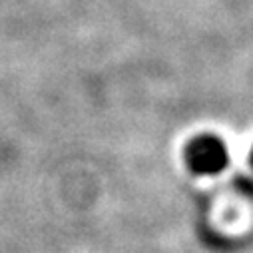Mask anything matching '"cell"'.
I'll return each instance as SVG.
<instances>
[{
  "mask_svg": "<svg viewBox=\"0 0 253 253\" xmlns=\"http://www.w3.org/2000/svg\"><path fill=\"white\" fill-rule=\"evenodd\" d=\"M185 162L198 175H217L227 168L229 150L225 142L213 134H202L185 148Z\"/></svg>",
  "mask_w": 253,
  "mask_h": 253,
  "instance_id": "cell-1",
  "label": "cell"
},
{
  "mask_svg": "<svg viewBox=\"0 0 253 253\" xmlns=\"http://www.w3.org/2000/svg\"><path fill=\"white\" fill-rule=\"evenodd\" d=\"M251 166H253V150H251Z\"/></svg>",
  "mask_w": 253,
  "mask_h": 253,
  "instance_id": "cell-2",
  "label": "cell"
}]
</instances>
